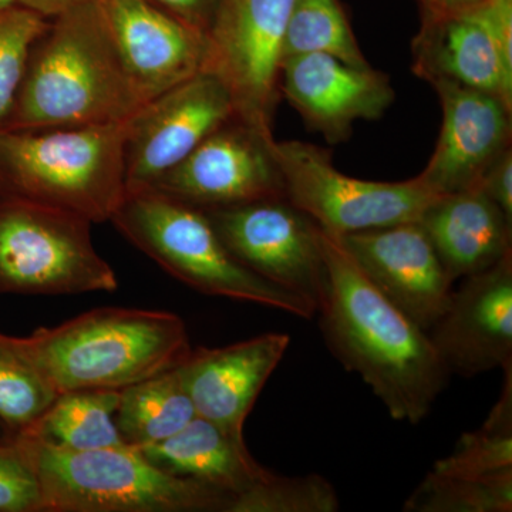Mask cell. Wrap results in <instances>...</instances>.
<instances>
[{"mask_svg": "<svg viewBox=\"0 0 512 512\" xmlns=\"http://www.w3.org/2000/svg\"><path fill=\"white\" fill-rule=\"evenodd\" d=\"M322 247L326 285L318 313L329 349L392 419L419 424L450 377L429 333L360 272L338 239L322 231Z\"/></svg>", "mask_w": 512, "mask_h": 512, "instance_id": "obj_1", "label": "cell"}, {"mask_svg": "<svg viewBox=\"0 0 512 512\" xmlns=\"http://www.w3.org/2000/svg\"><path fill=\"white\" fill-rule=\"evenodd\" d=\"M144 104L99 0H89L50 19L33 43L3 130L124 123Z\"/></svg>", "mask_w": 512, "mask_h": 512, "instance_id": "obj_2", "label": "cell"}, {"mask_svg": "<svg viewBox=\"0 0 512 512\" xmlns=\"http://www.w3.org/2000/svg\"><path fill=\"white\" fill-rule=\"evenodd\" d=\"M18 342L59 394L126 389L180 366L192 349L180 316L134 308L92 309Z\"/></svg>", "mask_w": 512, "mask_h": 512, "instance_id": "obj_3", "label": "cell"}, {"mask_svg": "<svg viewBox=\"0 0 512 512\" xmlns=\"http://www.w3.org/2000/svg\"><path fill=\"white\" fill-rule=\"evenodd\" d=\"M128 121L0 131V200L110 222L126 197Z\"/></svg>", "mask_w": 512, "mask_h": 512, "instance_id": "obj_4", "label": "cell"}, {"mask_svg": "<svg viewBox=\"0 0 512 512\" xmlns=\"http://www.w3.org/2000/svg\"><path fill=\"white\" fill-rule=\"evenodd\" d=\"M28 454L42 494V512H227L231 497L165 473L140 448L72 451L28 433H12Z\"/></svg>", "mask_w": 512, "mask_h": 512, "instance_id": "obj_5", "label": "cell"}, {"mask_svg": "<svg viewBox=\"0 0 512 512\" xmlns=\"http://www.w3.org/2000/svg\"><path fill=\"white\" fill-rule=\"evenodd\" d=\"M110 222L138 251L197 292L302 319L316 315L305 299L239 264L198 208L154 190L127 192Z\"/></svg>", "mask_w": 512, "mask_h": 512, "instance_id": "obj_6", "label": "cell"}, {"mask_svg": "<svg viewBox=\"0 0 512 512\" xmlns=\"http://www.w3.org/2000/svg\"><path fill=\"white\" fill-rule=\"evenodd\" d=\"M92 225L69 212L0 200V293L116 292L119 279L94 247Z\"/></svg>", "mask_w": 512, "mask_h": 512, "instance_id": "obj_7", "label": "cell"}, {"mask_svg": "<svg viewBox=\"0 0 512 512\" xmlns=\"http://www.w3.org/2000/svg\"><path fill=\"white\" fill-rule=\"evenodd\" d=\"M274 154L286 200L332 237L419 221L440 198L416 177L380 183L343 174L329 151L315 144L275 140Z\"/></svg>", "mask_w": 512, "mask_h": 512, "instance_id": "obj_8", "label": "cell"}, {"mask_svg": "<svg viewBox=\"0 0 512 512\" xmlns=\"http://www.w3.org/2000/svg\"><path fill=\"white\" fill-rule=\"evenodd\" d=\"M292 2L222 0L207 35L205 70L225 84L238 119L271 136Z\"/></svg>", "mask_w": 512, "mask_h": 512, "instance_id": "obj_9", "label": "cell"}, {"mask_svg": "<svg viewBox=\"0 0 512 512\" xmlns=\"http://www.w3.org/2000/svg\"><path fill=\"white\" fill-rule=\"evenodd\" d=\"M222 244L255 275L311 303L326 285L322 229L286 197L205 210Z\"/></svg>", "mask_w": 512, "mask_h": 512, "instance_id": "obj_10", "label": "cell"}, {"mask_svg": "<svg viewBox=\"0 0 512 512\" xmlns=\"http://www.w3.org/2000/svg\"><path fill=\"white\" fill-rule=\"evenodd\" d=\"M235 116L227 87L205 69L148 101L128 120L126 194L150 188Z\"/></svg>", "mask_w": 512, "mask_h": 512, "instance_id": "obj_11", "label": "cell"}, {"mask_svg": "<svg viewBox=\"0 0 512 512\" xmlns=\"http://www.w3.org/2000/svg\"><path fill=\"white\" fill-rule=\"evenodd\" d=\"M274 141L235 116L146 190L202 211L285 197Z\"/></svg>", "mask_w": 512, "mask_h": 512, "instance_id": "obj_12", "label": "cell"}, {"mask_svg": "<svg viewBox=\"0 0 512 512\" xmlns=\"http://www.w3.org/2000/svg\"><path fill=\"white\" fill-rule=\"evenodd\" d=\"M363 275L419 328H433L453 295V279L419 221L335 237Z\"/></svg>", "mask_w": 512, "mask_h": 512, "instance_id": "obj_13", "label": "cell"}, {"mask_svg": "<svg viewBox=\"0 0 512 512\" xmlns=\"http://www.w3.org/2000/svg\"><path fill=\"white\" fill-rule=\"evenodd\" d=\"M448 375L474 377L512 363V252L467 276L429 330Z\"/></svg>", "mask_w": 512, "mask_h": 512, "instance_id": "obj_14", "label": "cell"}, {"mask_svg": "<svg viewBox=\"0 0 512 512\" xmlns=\"http://www.w3.org/2000/svg\"><path fill=\"white\" fill-rule=\"evenodd\" d=\"M443 124L433 156L417 181L437 197L478 188L511 148L512 109L500 97L450 83L434 84Z\"/></svg>", "mask_w": 512, "mask_h": 512, "instance_id": "obj_15", "label": "cell"}, {"mask_svg": "<svg viewBox=\"0 0 512 512\" xmlns=\"http://www.w3.org/2000/svg\"><path fill=\"white\" fill-rule=\"evenodd\" d=\"M121 62L144 103L205 69V33L150 0H99Z\"/></svg>", "mask_w": 512, "mask_h": 512, "instance_id": "obj_16", "label": "cell"}, {"mask_svg": "<svg viewBox=\"0 0 512 512\" xmlns=\"http://www.w3.org/2000/svg\"><path fill=\"white\" fill-rule=\"evenodd\" d=\"M281 94L309 130L332 144L348 140L356 121L380 119L394 101L387 74L326 53L282 60Z\"/></svg>", "mask_w": 512, "mask_h": 512, "instance_id": "obj_17", "label": "cell"}, {"mask_svg": "<svg viewBox=\"0 0 512 512\" xmlns=\"http://www.w3.org/2000/svg\"><path fill=\"white\" fill-rule=\"evenodd\" d=\"M289 345L286 333H264L224 348L191 349L175 369L197 416L245 440L248 414Z\"/></svg>", "mask_w": 512, "mask_h": 512, "instance_id": "obj_18", "label": "cell"}, {"mask_svg": "<svg viewBox=\"0 0 512 512\" xmlns=\"http://www.w3.org/2000/svg\"><path fill=\"white\" fill-rule=\"evenodd\" d=\"M413 72L431 86L450 83L500 97L512 109V70L505 66L483 9L423 18L414 36Z\"/></svg>", "mask_w": 512, "mask_h": 512, "instance_id": "obj_19", "label": "cell"}, {"mask_svg": "<svg viewBox=\"0 0 512 512\" xmlns=\"http://www.w3.org/2000/svg\"><path fill=\"white\" fill-rule=\"evenodd\" d=\"M419 222L453 282L512 252V222L478 188L437 198Z\"/></svg>", "mask_w": 512, "mask_h": 512, "instance_id": "obj_20", "label": "cell"}, {"mask_svg": "<svg viewBox=\"0 0 512 512\" xmlns=\"http://www.w3.org/2000/svg\"><path fill=\"white\" fill-rule=\"evenodd\" d=\"M138 448L165 473L208 485L231 500L269 473L251 456L245 440L200 416L174 436Z\"/></svg>", "mask_w": 512, "mask_h": 512, "instance_id": "obj_21", "label": "cell"}, {"mask_svg": "<svg viewBox=\"0 0 512 512\" xmlns=\"http://www.w3.org/2000/svg\"><path fill=\"white\" fill-rule=\"evenodd\" d=\"M120 390H74L60 393L28 433L63 450L87 451L123 446L116 413Z\"/></svg>", "mask_w": 512, "mask_h": 512, "instance_id": "obj_22", "label": "cell"}, {"mask_svg": "<svg viewBox=\"0 0 512 512\" xmlns=\"http://www.w3.org/2000/svg\"><path fill=\"white\" fill-rule=\"evenodd\" d=\"M195 417L197 412L177 369L120 390L116 423L128 446L143 447L168 439Z\"/></svg>", "mask_w": 512, "mask_h": 512, "instance_id": "obj_23", "label": "cell"}, {"mask_svg": "<svg viewBox=\"0 0 512 512\" xmlns=\"http://www.w3.org/2000/svg\"><path fill=\"white\" fill-rule=\"evenodd\" d=\"M503 370V392L483 426L464 433L453 453L434 463L433 471L466 477L512 471V363Z\"/></svg>", "mask_w": 512, "mask_h": 512, "instance_id": "obj_24", "label": "cell"}, {"mask_svg": "<svg viewBox=\"0 0 512 512\" xmlns=\"http://www.w3.org/2000/svg\"><path fill=\"white\" fill-rule=\"evenodd\" d=\"M308 53H326L350 66L370 67L339 0H293L284 59Z\"/></svg>", "mask_w": 512, "mask_h": 512, "instance_id": "obj_25", "label": "cell"}, {"mask_svg": "<svg viewBox=\"0 0 512 512\" xmlns=\"http://www.w3.org/2000/svg\"><path fill=\"white\" fill-rule=\"evenodd\" d=\"M59 396L55 386L20 348L0 333V420L12 433L35 426Z\"/></svg>", "mask_w": 512, "mask_h": 512, "instance_id": "obj_26", "label": "cell"}, {"mask_svg": "<svg viewBox=\"0 0 512 512\" xmlns=\"http://www.w3.org/2000/svg\"><path fill=\"white\" fill-rule=\"evenodd\" d=\"M406 512H511L512 471L483 477L431 470L403 505Z\"/></svg>", "mask_w": 512, "mask_h": 512, "instance_id": "obj_27", "label": "cell"}, {"mask_svg": "<svg viewBox=\"0 0 512 512\" xmlns=\"http://www.w3.org/2000/svg\"><path fill=\"white\" fill-rule=\"evenodd\" d=\"M336 488L319 474L284 477L268 474L232 497L227 512H336Z\"/></svg>", "mask_w": 512, "mask_h": 512, "instance_id": "obj_28", "label": "cell"}, {"mask_svg": "<svg viewBox=\"0 0 512 512\" xmlns=\"http://www.w3.org/2000/svg\"><path fill=\"white\" fill-rule=\"evenodd\" d=\"M50 19L23 6L0 9V130L18 96L30 49Z\"/></svg>", "mask_w": 512, "mask_h": 512, "instance_id": "obj_29", "label": "cell"}, {"mask_svg": "<svg viewBox=\"0 0 512 512\" xmlns=\"http://www.w3.org/2000/svg\"><path fill=\"white\" fill-rule=\"evenodd\" d=\"M0 512H42L35 468L18 441H0Z\"/></svg>", "mask_w": 512, "mask_h": 512, "instance_id": "obj_30", "label": "cell"}, {"mask_svg": "<svg viewBox=\"0 0 512 512\" xmlns=\"http://www.w3.org/2000/svg\"><path fill=\"white\" fill-rule=\"evenodd\" d=\"M491 201L512 222V148L498 158L478 185Z\"/></svg>", "mask_w": 512, "mask_h": 512, "instance_id": "obj_31", "label": "cell"}, {"mask_svg": "<svg viewBox=\"0 0 512 512\" xmlns=\"http://www.w3.org/2000/svg\"><path fill=\"white\" fill-rule=\"evenodd\" d=\"M150 2L208 35L217 18L222 0H150Z\"/></svg>", "mask_w": 512, "mask_h": 512, "instance_id": "obj_32", "label": "cell"}, {"mask_svg": "<svg viewBox=\"0 0 512 512\" xmlns=\"http://www.w3.org/2000/svg\"><path fill=\"white\" fill-rule=\"evenodd\" d=\"M488 0H419L423 18L458 15L483 6Z\"/></svg>", "mask_w": 512, "mask_h": 512, "instance_id": "obj_33", "label": "cell"}, {"mask_svg": "<svg viewBox=\"0 0 512 512\" xmlns=\"http://www.w3.org/2000/svg\"><path fill=\"white\" fill-rule=\"evenodd\" d=\"M84 2H89V0H18V5L39 13L47 19H52Z\"/></svg>", "mask_w": 512, "mask_h": 512, "instance_id": "obj_34", "label": "cell"}, {"mask_svg": "<svg viewBox=\"0 0 512 512\" xmlns=\"http://www.w3.org/2000/svg\"><path fill=\"white\" fill-rule=\"evenodd\" d=\"M16 5H18V0H0V9H8Z\"/></svg>", "mask_w": 512, "mask_h": 512, "instance_id": "obj_35", "label": "cell"}]
</instances>
